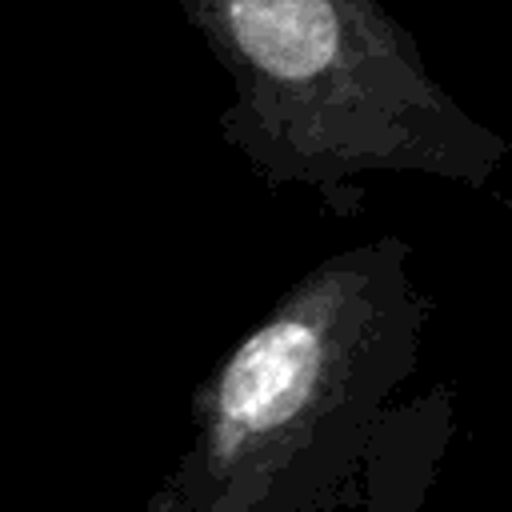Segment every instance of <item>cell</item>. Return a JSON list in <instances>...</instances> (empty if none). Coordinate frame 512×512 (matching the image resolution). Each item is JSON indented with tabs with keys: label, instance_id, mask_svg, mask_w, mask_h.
Listing matches in <instances>:
<instances>
[{
	"label": "cell",
	"instance_id": "obj_1",
	"mask_svg": "<svg viewBox=\"0 0 512 512\" xmlns=\"http://www.w3.org/2000/svg\"><path fill=\"white\" fill-rule=\"evenodd\" d=\"M428 300L396 236L308 268L192 396L144 512H328L420 364Z\"/></svg>",
	"mask_w": 512,
	"mask_h": 512
},
{
	"label": "cell",
	"instance_id": "obj_2",
	"mask_svg": "<svg viewBox=\"0 0 512 512\" xmlns=\"http://www.w3.org/2000/svg\"><path fill=\"white\" fill-rule=\"evenodd\" d=\"M232 100L220 136L264 188H308L336 212L356 180L404 172L488 188L512 144L428 68L380 0H180Z\"/></svg>",
	"mask_w": 512,
	"mask_h": 512
},
{
	"label": "cell",
	"instance_id": "obj_3",
	"mask_svg": "<svg viewBox=\"0 0 512 512\" xmlns=\"http://www.w3.org/2000/svg\"><path fill=\"white\" fill-rule=\"evenodd\" d=\"M500 4H508V8H512V0H500Z\"/></svg>",
	"mask_w": 512,
	"mask_h": 512
}]
</instances>
